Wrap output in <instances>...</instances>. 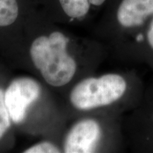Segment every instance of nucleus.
<instances>
[{"mask_svg": "<svg viewBox=\"0 0 153 153\" xmlns=\"http://www.w3.org/2000/svg\"><path fill=\"white\" fill-rule=\"evenodd\" d=\"M145 86L135 72L107 73L82 80L70 93V102L76 108L92 111L123 103L135 109L142 100Z\"/></svg>", "mask_w": 153, "mask_h": 153, "instance_id": "1", "label": "nucleus"}, {"mask_svg": "<svg viewBox=\"0 0 153 153\" xmlns=\"http://www.w3.org/2000/svg\"><path fill=\"white\" fill-rule=\"evenodd\" d=\"M69 38L60 30L38 36L30 48L32 62L44 79L53 87H62L71 81L76 63L68 54Z\"/></svg>", "mask_w": 153, "mask_h": 153, "instance_id": "2", "label": "nucleus"}, {"mask_svg": "<svg viewBox=\"0 0 153 153\" xmlns=\"http://www.w3.org/2000/svg\"><path fill=\"white\" fill-rule=\"evenodd\" d=\"M153 17V0H114L108 14L109 27L131 60L138 62L145 30Z\"/></svg>", "mask_w": 153, "mask_h": 153, "instance_id": "3", "label": "nucleus"}, {"mask_svg": "<svg viewBox=\"0 0 153 153\" xmlns=\"http://www.w3.org/2000/svg\"><path fill=\"white\" fill-rule=\"evenodd\" d=\"M133 150L140 153H153V83L145 87L140 104L128 120Z\"/></svg>", "mask_w": 153, "mask_h": 153, "instance_id": "4", "label": "nucleus"}, {"mask_svg": "<svg viewBox=\"0 0 153 153\" xmlns=\"http://www.w3.org/2000/svg\"><path fill=\"white\" fill-rule=\"evenodd\" d=\"M41 92L39 84L31 78H17L11 82L4 92V101L14 123L24 121L28 108L39 98Z\"/></svg>", "mask_w": 153, "mask_h": 153, "instance_id": "5", "label": "nucleus"}, {"mask_svg": "<svg viewBox=\"0 0 153 153\" xmlns=\"http://www.w3.org/2000/svg\"><path fill=\"white\" fill-rule=\"evenodd\" d=\"M102 123L94 118H86L70 129L64 143L66 153L95 152L102 145L104 138Z\"/></svg>", "mask_w": 153, "mask_h": 153, "instance_id": "6", "label": "nucleus"}, {"mask_svg": "<svg viewBox=\"0 0 153 153\" xmlns=\"http://www.w3.org/2000/svg\"><path fill=\"white\" fill-rule=\"evenodd\" d=\"M56 7L59 14L69 21L84 20L99 10L109 0H46Z\"/></svg>", "mask_w": 153, "mask_h": 153, "instance_id": "7", "label": "nucleus"}, {"mask_svg": "<svg viewBox=\"0 0 153 153\" xmlns=\"http://www.w3.org/2000/svg\"><path fill=\"white\" fill-rule=\"evenodd\" d=\"M22 12V0H0V28L14 26Z\"/></svg>", "mask_w": 153, "mask_h": 153, "instance_id": "8", "label": "nucleus"}, {"mask_svg": "<svg viewBox=\"0 0 153 153\" xmlns=\"http://www.w3.org/2000/svg\"><path fill=\"white\" fill-rule=\"evenodd\" d=\"M138 62L153 71V17L147 26L140 47Z\"/></svg>", "mask_w": 153, "mask_h": 153, "instance_id": "9", "label": "nucleus"}, {"mask_svg": "<svg viewBox=\"0 0 153 153\" xmlns=\"http://www.w3.org/2000/svg\"><path fill=\"white\" fill-rule=\"evenodd\" d=\"M11 120L10 115L5 104L4 93L0 89V139L10 127Z\"/></svg>", "mask_w": 153, "mask_h": 153, "instance_id": "10", "label": "nucleus"}, {"mask_svg": "<svg viewBox=\"0 0 153 153\" xmlns=\"http://www.w3.org/2000/svg\"><path fill=\"white\" fill-rule=\"evenodd\" d=\"M24 153H59L60 152L56 145L50 142H42L31 146L24 151Z\"/></svg>", "mask_w": 153, "mask_h": 153, "instance_id": "11", "label": "nucleus"}]
</instances>
